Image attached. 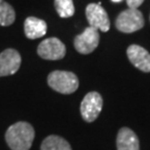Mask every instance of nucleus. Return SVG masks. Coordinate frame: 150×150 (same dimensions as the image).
I'll return each instance as SVG.
<instances>
[{"label":"nucleus","instance_id":"1","mask_svg":"<svg viewBox=\"0 0 150 150\" xmlns=\"http://www.w3.org/2000/svg\"><path fill=\"white\" fill-rule=\"evenodd\" d=\"M5 137L11 150H29L35 139V129L30 123L19 121L8 128Z\"/></svg>","mask_w":150,"mask_h":150},{"label":"nucleus","instance_id":"2","mask_svg":"<svg viewBox=\"0 0 150 150\" xmlns=\"http://www.w3.org/2000/svg\"><path fill=\"white\" fill-rule=\"evenodd\" d=\"M48 85L54 91H58L64 95H70L78 89L79 80L74 72L56 70L49 74Z\"/></svg>","mask_w":150,"mask_h":150},{"label":"nucleus","instance_id":"3","mask_svg":"<svg viewBox=\"0 0 150 150\" xmlns=\"http://www.w3.org/2000/svg\"><path fill=\"white\" fill-rule=\"evenodd\" d=\"M145 26V19L138 9L123 10L116 19V28L125 33L138 31Z\"/></svg>","mask_w":150,"mask_h":150},{"label":"nucleus","instance_id":"4","mask_svg":"<svg viewBox=\"0 0 150 150\" xmlns=\"http://www.w3.org/2000/svg\"><path fill=\"white\" fill-rule=\"evenodd\" d=\"M102 97L96 91L87 93L80 105V112L82 119L87 122L95 121L102 110Z\"/></svg>","mask_w":150,"mask_h":150},{"label":"nucleus","instance_id":"5","mask_svg":"<svg viewBox=\"0 0 150 150\" xmlns=\"http://www.w3.org/2000/svg\"><path fill=\"white\" fill-rule=\"evenodd\" d=\"M37 52L42 59L60 60L66 56V47L58 38L52 37L39 43Z\"/></svg>","mask_w":150,"mask_h":150},{"label":"nucleus","instance_id":"6","mask_svg":"<svg viewBox=\"0 0 150 150\" xmlns=\"http://www.w3.org/2000/svg\"><path fill=\"white\" fill-rule=\"evenodd\" d=\"M87 20L89 22V26L95 28L97 30H101L103 32H107L110 28V21L106 10L98 4H90L86 8Z\"/></svg>","mask_w":150,"mask_h":150},{"label":"nucleus","instance_id":"7","mask_svg":"<svg viewBox=\"0 0 150 150\" xmlns=\"http://www.w3.org/2000/svg\"><path fill=\"white\" fill-rule=\"evenodd\" d=\"M74 45L79 54H91L99 45V32L97 29L89 26L82 33L76 36Z\"/></svg>","mask_w":150,"mask_h":150},{"label":"nucleus","instance_id":"8","mask_svg":"<svg viewBox=\"0 0 150 150\" xmlns=\"http://www.w3.org/2000/svg\"><path fill=\"white\" fill-rule=\"evenodd\" d=\"M21 64V56L16 49H6L0 54V77L16 74Z\"/></svg>","mask_w":150,"mask_h":150},{"label":"nucleus","instance_id":"9","mask_svg":"<svg viewBox=\"0 0 150 150\" xmlns=\"http://www.w3.org/2000/svg\"><path fill=\"white\" fill-rule=\"evenodd\" d=\"M127 56L136 68L144 72H150V54L145 48L131 45L127 49Z\"/></svg>","mask_w":150,"mask_h":150},{"label":"nucleus","instance_id":"10","mask_svg":"<svg viewBox=\"0 0 150 150\" xmlns=\"http://www.w3.org/2000/svg\"><path fill=\"white\" fill-rule=\"evenodd\" d=\"M117 150H139V139L131 129L123 127L118 131Z\"/></svg>","mask_w":150,"mask_h":150},{"label":"nucleus","instance_id":"11","mask_svg":"<svg viewBox=\"0 0 150 150\" xmlns=\"http://www.w3.org/2000/svg\"><path fill=\"white\" fill-rule=\"evenodd\" d=\"M47 23L36 17H28L25 20V35L28 39H38L46 35Z\"/></svg>","mask_w":150,"mask_h":150},{"label":"nucleus","instance_id":"12","mask_svg":"<svg viewBox=\"0 0 150 150\" xmlns=\"http://www.w3.org/2000/svg\"><path fill=\"white\" fill-rule=\"evenodd\" d=\"M41 150H72L69 142L59 136H48L41 144Z\"/></svg>","mask_w":150,"mask_h":150},{"label":"nucleus","instance_id":"13","mask_svg":"<svg viewBox=\"0 0 150 150\" xmlns=\"http://www.w3.org/2000/svg\"><path fill=\"white\" fill-rule=\"evenodd\" d=\"M16 13L13 8L5 0H0V25L1 26H10L15 22Z\"/></svg>","mask_w":150,"mask_h":150},{"label":"nucleus","instance_id":"14","mask_svg":"<svg viewBox=\"0 0 150 150\" xmlns=\"http://www.w3.org/2000/svg\"><path fill=\"white\" fill-rule=\"evenodd\" d=\"M54 8L61 18H69L75 13V6L72 0H54Z\"/></svg>","mask_w":150,"mask_h":150},{"label":"nucleus","instance_id":"15","mask_svg":"<svg viewBox=\"0 0 150 150\" xmlns=\"http://www.w3.org/2000/svg\"><path fill=\"white\" fill-rule=\"evenodd\" d=\"M145 0H127V5L131 9H138Z\"/></svg>","mask_w":150,"mask_h":150},{"label":"nucleus","instance_id":"16","mask_svg":"<svg viewBox=\"0 0 150 150\" xmlns=\"http://www.w3.org/2000/svg\"><path fill=\"white\" fill-rule=\"evenodd\" d=\"M112 2H120V1H122V0H111Z\"/></svg>","mask_w":150,"mask_h":150}]
</instances>
